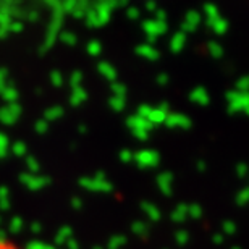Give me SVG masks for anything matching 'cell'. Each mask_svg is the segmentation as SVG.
Instances as JSON below:
<instances>
[{
  "label": "cell",
  "instance_id": "1",
  "mask_svg": "<svg viewBox=\"0 0 249 249\" xmlns=\"http://www.w3.org/2000/svg\"><path fill=\"white\" fill-rule=\"evenodd\" d=\"M0 249H36V248H29V246H18L15 243L8 241L3 235H0Z\"/></svg>",
  "mask_w": 249,
  "mask_h": 249
},
{
  "label": "cell",
  "instance_id": "2",
  "mask_svg": "<svg viewBox=\"0 0 249 249\" xmlns=\"http://www.w3.org/2000/svg\"><path fill=\"white\" fill-rule=\"evenodd\" d=\"M13 96H15L13 91H5V92H3V97H5V99H8V101H10V99H12Z\"/></svg>",
  "mask_w": 249,
  "mask_h": 249
},
{
  "label": "cell",
  "instance_id": "3",
  "mask_svg": "<svg viewBox=\"0 0 249 249\" xmlns=\"http://www.w3.org/2000/svg\"><path fill=\"white\" fill-rule=\"evenodd\" d=\"M13 151H17V152H21V151H23V147H21V146H15V147H13Z\"/></svg>",
  "mask_w": 249,
  "mask_h": 249
}]
</instances>
